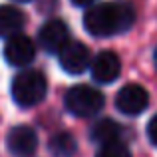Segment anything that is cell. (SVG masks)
I'll use <instances>...</instances> for the list:
<instances>
[{
    "label": "cell",
    "mask_w": 157,
    "mask_h": 157,
    "mask_svg": "<svg viewBox=\"0 0 157 157\" xmlns=\"http://www.w3.org/2000/svg\"><path fill=\"white\" fill-rule=\"evenodd\" d=\"M135 24V8L125 0L96 2L84 14V28L96 38L123 34Z\"/></svg>",
    "instance_id": "cell-1"
},
{
    "label": "cell",
    "mask_w": 157,
    "mask_h": 157,
    "mask_svg": "<svg viewBox=\"0 0 157 157\" xmlns=\"http://www.w3.org/2000/svg\"><path fill=\"white\" fill-rule=\"evenodd\" d=\"M12 100L20 107H34L46 98L48 94V82L40 70L26 68L18 72L10 86Z\"/></svg>",
    "instance_id": "cell-2"
},
{
    "label": "cell",
    "mask_w": 157,
    "mask_h": 157,
    "mask_svg": "<svg viewBox=\"0 0 157 157\" xmlns=\"http://www.w3.org/2000/svg\"><path fill=\"white\" fill-rule=\"evenodd\" d=\"M66 109L76 117H92V115L100 113L105 105V98L100 90L92 88V86H72L66 92L64 98Z\"/></svg>",
    "instance_id": "cell-3"
},
{
    "label": "cell",
    "mask_w": 157,
    "mask_h": 157,
    "mask_svg": "<svg viewBox=\"0 0 157 157\" xmlns=\"http://www.w3.org/2000/svg\"><path fill=\"white\" fill-rule=\"evenodd\" d=\"M58 60L64 72L72 74H82L90 68V62H92V54L90 48L84 42H78V40H70L60 52H58Z\"/></svg>",
    "instance_id": "cell-4"
},
{
    "label": "cell",
    "mask_w": 157,
    "mask_h": 157,
    "mask_svg": "<svg viewBox=\"0 0 157 157\" xmlns=\"http://www.w3.org/2000/svg\"><path fill=\"white\" fill-rule=\"evenodd\" d=\"M149 105V94L139 84H125L115 96V107L125 115H139Z\"/></svg>",
    "instance_id": "cell-5"
},
{
    "label": "cell",
    "mask_w": 157,
    "mask_h": 157,
    "mask_svg": "<svg viewBox=\"0 0 157 157\" xmlns=\"http://www.w3.org/2000/svg\"><path fill=\"white\" fill-rule=\"evenodd\" d=\"M38 42L44 52L58 54L70 42V30L66 22L60 18H50L48 22H44L42 28L38 30Z\"/></svg>",
    "instance_id": "cell-6"
},
{
    "label": "cell",
    "mask_w": 157,
    "mask_h": 157,
    "mask_svg": "<svg viewBox=\"0 0 157 157\" xmlns=\"http://www.w3.org/2000/svg\"><path fill=\"white\" fill-rule=\"evenodd\" d=\"M90 72H92L94 82H98V84H111L121 74V60H119V56L115 52L101 50L90 62Z\"/></svg>",
    "instance_id": "cell-7"
},
{
    "label": "cell",
    "mask_w": 157,
    "mask_h": 157,
    "mask_svg": "<svg viewBox=\"0 0 157 157\" xmlns=\"http://www.w3.org/2000/svg\"><path fill=\"white\" fill-rule=\"evenodd\" d=\"M6 145L14 157H32L38 149V135L30 125H14L6 133Z\"/></svg>",
    "instance_id": "cell-8"
},
{
    "label": "cell",
    "mask_w": 157,
    "mask_h": 157,
    "mask_svg": "<svg viewBox=\"0 0 157 157\" xmlns=\"http://www.w3.org/2000/svg\"><path fill=\"white\" fill-rule=\"evenodd\" d=\"M36 58V46L28 36L18 34L12 36L6 40V46H4V60L10 66L16 68H26L34 62Z\"/></svg>",
    "instance_id": "cell-9"
},
{
    "label": "cell",
    "mask_w": 157,
    "mask_h": 157,
    "mask_svg": "<svg viewBox=\"0 0 157 157\" xmlns=\"http://www.w3.org/2000/svg\"><path fill=\"white\" fill-rule=\"evenodd\" d=\"M26 26V14L20 8L12 4H2L0 6V38H12L18 36Z\"/></svg>",
    "instance_id": "cell-10"
},
{
    "label": "cell",
    "mask_w": 157,
    "mask_h": 157,
    "mask_svg": "<svg viewBox=\"0 0 157 157\" xmlns=\"http://www.w3.org/2000/svg\"><path fill=\"white\" fill-rule=\"evenodd\" d=\"M121 129L123 127L119 125L117 121L105 117V119H100L92 125L90 129V139L98 145H105V143H111V141H119V135H121Z\"/></svg>",
    "instance_id": "cell-11"
},
{
    "label": "cell",
    "mask_w": 157,
    "mask_h": 157,
    "mask_svg": "<svg viewBox=\"0 0 157 157\" xmlns=\"http://www.w3.org/2000/svg\"><path fill=\"white\" fill-rule=\"evenodd\" d=\"M48 151L54 157H74L78 151V141L68 131H58L48 141Z\"/></svg>",
    "instance_id": "cell-12"
},
{
    "label": "cell",
    "mask_w": 157,
    "mask_h": 157,
    "mask_svg": "<svg viewBox=\"0 0 157 157\" xmlns=\"http://www.w3.org/2000/svg\"><path fill=\"white\" fill-rule=\"evenodd\" d=\"M96 157H131V151L123 141H111L105 145H100Z\"/></svg>",
    "instance_id": "cell-13"
},
{
    "label": "cell",
    "mask_w": 157,
    "mask_h": 157,
    "mask_svg": "<svg viewBox=\"0 0 157 157\" xmlns=\"http://www.w3.org/2000/svg\"><path fill=\"white\" fill-rule=\"evenodd\" d=\"M147 137H149V141L157 147V113L149 119V123H147Z\"/></svg>",
    "instance_id": "cell-14"
},
{
    "label": "cell",
    "mask_w": 157,
    "mask_h": 157,
    "mask_svg": "<svg viewBox=\"0 0 157 157\" xmlns=\"http://www.w3.org/2000/svg\"><path fill=\"white\" fill-rule=\"evenodd\" d=\"M70 2H72L74 6H86V8H90V6L96 4V0H70Z\"/></svg>",
    "instance_id": "cell-15"
},
{
    "label": "cell",
    "mask_w": 157,
    "mask_h": 157,
    "mask_svg": "<svg viewBox=\"0 0 157 157\" xmlns=\"http://www.w3.org/2000/svg\"><path fill=\"white\" fill-rule=\"evenodd\" d=\"M153 64H155V68H157V48H155V52H153Z\"/></svg>",
    "instance_id": "cell-16"
},
{
    "label": "cell",
    "mask_w": 157,
    "mask_h": 157,
    "mask_svg": "<svg viewBox=\"0 0 157 157\" xmlns=\"http://www.w3.org/2000/svg\"><path fill=\"white\" fill-rule=\"evenodd\" d=\"M14 2H30V0H14Z\"/></svg>",
    "instance_id": "cell-17"
}]
</instances>
